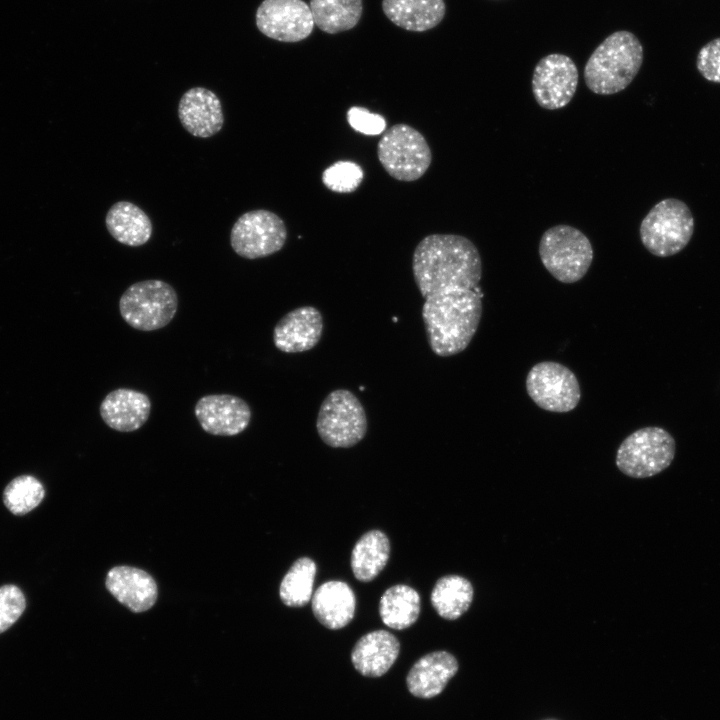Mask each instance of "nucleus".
I'll return each mask as SVG.
<instances>
[{"label":"nucleus","instance_id":"f257e3e1","mask_svg":"<svg viewBox=\"0 0 720 720\" xmlns=\"http://www.w3.org/2000/svg\"><path fill=\"white\" fill-rule=\"evenodd\" d=\"M416 285L424 298L457 289H474L482 277L475 244L456 234H431L416 246L412 258Z\"/></svg>","mask_w":720,"mask_h":720},{"label":"nucleus","instance_id":"f03ea898","mask_svg":"<svg viewBox=\"0 0 720 720\" xmlns=\"http://www.w3.org/2000/svg\"><path fill=\"white\" fill-rule=\"evenodd\" d=\"M481 315V296L474 289L450 290L425 298L422 317L432 351L449 357L465 350Z\"/></svg>","mask_w":720,"mask_h":720},{"label":"nucleus","instance_id":"7ed1b4c3","mask_svg":"<svg viewBox=\"0 0 720 720\" xmlns=\"http://www.w3.org/2000/svg\"><path fill=\"white\" fill-rule=\"evenodd\" d=\"M643 62V46L632 32H613L597 46L584 67L586 86L595 94L611 95L624 90Z\"/></svg>","mask_w":720,"mask_h":720},{"label":"nucleus","instance_id":"20e7f679","mask_svg":"<svg viewBox=\"0 0 720 720\" xmlns=\"http://www.w3.org/2000/svg\"><path fill=\"white\" fill-rule=\"evenodd\" d=\"M693 232V214L685 202L676 198L656 203L639 228L642 244L657 257H669L682 251Z\"/></svg>","mask_w":720,"mask_h":720},{"label":"nucleus","instance_id":"39448f33","mask_svg":"<svg viewBox=\"0 0 720 720\" xmlns=\"http://www.w3.org/2000/svg\"><path fill=\"white\" fill-rule=\"evenodd\" d=\"M539 256L546 270L562 283L581 280L593 261V248L579 229L559 224L547 229L539 242Z\"/></svg>","mask_w":720,"mask_h":720},{"label":"nucleus","instance_id":"423d86ee","mask_svg":"<svg viewBox=\"0 0 720 720\" xmlns=\"http://www.w3.org/2000/svg\"><path fill=\"white\" fill-rule=\"evenodd\" d=\"M178 296L167 282L147 279L133 283L120 296L123 320L140 331H155L167 326L176 315Z\"/></svg>","mask_w":720,"mask_h":720},{"label":"nucleus","instance_id":"0eeeda50","mask_svg":"<svg viewBox=\"0 0 720 720\" xmlns=\"http://www.w3.org/2000/svg\"><path fill=\"white\" fill-rule=\"evenodd\" d=\"M676 453L673 436L661 427L640 428L628 435L616 452V466L626 476H655L672 463Z\"/></svg>","mask_w":720,"mask_h":720},{"label":"nucleus","instance_id":"6e6552de","mask_svg":"<svg viewBox=\"0 0 720 720\" xmlns=\"http://www.w3.org/2000/svg\"><path fill=\"white\" fill-rule=\"evenodd\" d=\"M378 159L394 179L411 182L422 177L431 161V149L424 136L412 126L390 127L377 145Z\"/></svg>","mask_w":720,"mask_h":720},{"label":"nucleus","instance_id":"1a4fd4ad","mask_svg":"<svg viewBox=\"0 0 720 720\" xmlns=\"http://www.w3.org/2000/svg\"><path fill=\"white\" fill-rule=\"evenodd\" d=\"M366 412L349 390L337 389L323 400L316 421L318 435L333 448H348L359 443L367 432Z\"/></svg>","mask_w":720,"mask_h":720},{"label":"nucleus","instance_id":"9d476101","mask_svg":"<svg viewBox=\"0 0 720 720\" xmlns=\"http://www.w3.org/2000/svg\"><path fill=\"white\" fill-rule=\"evenodd\" d=\"M286 239L284 221L265 209L245 212L239 216L230 232V245L234 252L251 260L280 251Z\"/></svg>","mask_w":720,"mask_h":720},{"label":"nucleus","instance_id":"9b49d317","mask_svg":"<svg viewBox=\"0 0 720 720\" xmlns=\"http://www.w3.org/2000/svg\"><path fill=\"white\" fill-rule=\"evenodd\" d=\"M526 390L537 406L550 412H569L576 408L581 398L575 374L554 361L539 362L530 369Z\"/></svg>","mask_w":720,"mask_h":720},{"label":"nucleus","instance_id":"f8f14e48","mask_svg":"<svg viewBox=\"0 0 720 720\" xmlns=\"http://www.w3.org/2000/svg\"><path fill=\"white\" fill-rule=\"evenodd\" d=\"M578 69L567 55L553 53L536 64L532 76V92L539 106L548 110L565 107L578 85Z\"/></svg>","mask_w":720,"mask_h":720},{"label":"nucleus","instance_id":"ddd939ff","mask_svg":"<svg viewBox=\"0 0 720 720\" xmlns=\"http://www.w3.org/2000/svg\"><path fill=\"white\" fill-rule=\"evenodd\" d=\"M314 25L311 9L303 0H263L256 11L259 31L280 42L302 41Z\"/></svg>","mask_w":720,"mask_h":720},{"label":"nucleus","instance_id":"4468645a","mask_svg":"<svg viewBox=\"0 0 720 720\" xmlns=\"http://www.w3.org/2000/svg\"><path fill=\"white\" fill-rule=\"evenodd\" d=\"M201 428L215 436H234L243 432L251 420V409L242 398L232 394H209L194 407Z\"/></svg>","mask_w":720,"mask_h":720},{"label":"nucleus","instance_id":"2eb2a0df","mask_svg":"<svg viewBox=\"0 0 720 720\" xmlns=\"http://www.w3.org/2000/svg\"><path fill=\"white\" fill-rule=\"evenodd\" d=\"M323 317L313 306H302L285 314L273 329V342L285 353H299L314 348L321 339Z\"/></svg>","mask_w":720,"mask_h":720},{"label":"nucleus","instance_id":"dca6fc26","mask_svg":"<svg viewBox=\"0 0 720 720\" xmlns=\"http://www.w3.org/2000/svg\"><path fill=\"white\" fill-rule=\"evenodd\" d=\"M178 117L192 136L208 138L223 127L224 114L218 96L205 87L187 90L179 100Z\"/></svg>","mask_w":720,"mask_h":720},{"label":"nucleus","instance_id":"f3484780","mask_svg":"<svg viewBox=\"0 0 720 720\" xmlns=\"http://www.w3.org/2000/svg\"><path fill=\"white\" fill-rule=\"evenodd\" d=\"M99 412L104 423L119 432H133L149 419L151 401L147 394L131 389L118 388L102 400Z\"/></svg>","mask_w":720,"mask_h":720},{"label":"nucleus","instance_id":"a211bd4d","mask_svg":"<svg viewBox=\"0 0 720 720\" xmlns=\"http://www.w3.org/2000/svg\"><path fill=\"white\" fill-rule=\"evenodd\" d=\"M105 585L121 604L135 613L150 609L158 595L157 585L152 576L144 570L129 566L110 569Z\"/></svg>","mask_w":720,"mask_h":720},{"label":"nucleus","instance_id":"6ab92c4d","mask_svg":"<svg viewBox=\"0 0 720 720\" xmlns=\"http://www.w3.org/2000/svg\"><path fill=\"white\" fill-rule=\"evenodd\" d=\"M458 661L447 651L430 652L419 658L406 676L409 692L418 698L439 695L457 673Z\"/></svg>","mask_w":720,"mask_h":720},{"label":"nucleus","instance_id":"aec40b11","mask_svg":"<svg viewBox=\"0 0 720 720\" xmlns=\"http://www.w3.org/2000/svg\"><path fill=\"white\" fill-rule=\"evenodd\" d=\"M400 652V643L387 630H375L363 635L351 652L354 668L363 676L380 677L394 664Z\"/></svg>","mask_w":720,"mask_h":720},{"label":"nucleus","instance_id":"412c9836","mask_svg":"<svg viewBox=\"0 0 720 720\" xmlns=\"http://www.w3.org/2000/svg\"><path fill=\"white\" fill-rule=\"evenodd\" d=\"M311 601L314 616L328 629H341L354 617L355 594L343 581L331 580L323 583L313 593Z\"/></svg>","mask_w":720,"mask_h":720},{"label":"nucleus","instance_id":"4be33fe9","mask_svg":"<svg viewBox=\"0 0 720 720\" xmlns=\"http://www.w3.org/2000/svg\"><path fill=\"white\" fill-rule=\"evenodd\" d=\"M382 10L396 26L424 32L440 24L446 5L444 0H382Z\"/></svg>","mask_w":720,"mask_h":720},{"label":"nucleus","instance_id":"5701e85b","mask_svg":"<svg viewBox=\"0 0 720 720\" xmlns=\"http://www.w3.org/2000/svg\"><path fill=\"white\" fill-rule=\"evenodd\" d=\"M105 225L116 241L131 247L146 244L153 231L149 216L129 201L114 203L106 213Z\"/></svg>","mask_w":720,"mask_h":720},{"label":"nucleus","instance_id":"b1692460","mask_svg":"<svg viewBox=\"0 0 720 720\" xmlns=\"http://www.w3.org/2000/svg\"><path fill=\"white\" fill-rule=\"evenodd\" d=\"M390 556V541L380 530L363 534L352 550L351 568L355 578L370 582L386 566Z\"/></svg>","mask_w":720,"mask_h":720},{"label":"nucleus","instance_id":"393cba45","mask_svg":"<svg viewBox=\"0 0 720 720\" xmlns=\"http://www.w3.org/2000/svg\"><path fill=\"white\" fill-rule=\"evenodd\" d=\"M420 608L418 592L408 585L397 584L388 588L381 596L379 615L389 628L403 630L417 621Z\"/></svg>","mask_w":720,"mask_h":720},{"label":"nucleus","instance_id":"a878e982","mask_svg":"<svg viewBox=\"0 0 720 720\" xmlns=\"http://www.w3.org/2000/svg\"><path fill=\"white\" fill-rule=\"evenodd\" d=\"M474 589L471 582L460 575H446L437 580L431 592V604L446 620L460 618L472 604Z\"/></svg>","mask_w":720,"mask_h":720},{"label":"nucleus","instance_id":"bb28decb","mask_svg":"<svg viewBox=\"0 0 720 720\" xmlns=\"http://www.w3.org/2000/svg\"><path fill=\"white\" fill-rule=\"evenodd\" d=\"M314 24L323 32L351 30L360 21L362 0H310Z\"/></svg>","mask_w":720,"mask_h":720},{"label":"nucleus","instance_id":"cd10ccee","mask_svg":"<svg viewBox=\"0 0 720 720\" xmlns=\"http://www.w3.org/2000/svg\"><path fill=\"white\" fill-rule=\"evenodd\" d=\"M317 567L309 557L297 559L283 577L279 596L289 607H303L312 598Z\"/></svg>","mask_w":720,"mask_h":720},{"label":"nucleus","instance_id":"c85d7f7f","mask_svg":"<svg viewBox=\"0 0 720 720\" xmlns=\"http://www.w3.org/2000/svg\"><path fill=\"white\" fill-rule=\"evenodd\" d=\"M45 490L33 476L22 475L14 478L3 491V502L14 515H24L36 508L43 500Z\"/></svg>","mask_w":720,"mask_h":720},{"label":"nucleus","instance_id":"c756f323","mask_svg":"<svg viewBox=\"0 0 720 720\" xmlns=\"http://www.w3.org/2000/svg\"><path fill=\"white\" fill-rule=\"evenodd\" d=\"M362 168L352 161H337L322 173L323 184L331 191L350 193L355 191L363 180Z\"/></svg>","mask_w":720,"mask_h":720},{"label":"nucleus","instance_id":"7c9ffc66","mask_svg":"<svg viewBox=\"0 0 720 720\" xmlns=\"http://www.w3.org/2000/svg\"><path fill=\"white\" fill-rule=\"evenodd\" d=\"M25 607V596L19 587L13 584L0 587V634L20 618Z\"/></svg>","mask_w":720,"mask_h":720},{"label":"nucleus","instance_id":"2f4dec72","mask_svg":"<svg viewBox=\"0 0 720 720\" xmlns=\"http://www.w3.org/2000/svg\"><path fill=\"white\" fill-rule=\"evenodd\" d=\"M696 67L704 79L720 83V38L709 41L699 50Z\"/></svg>","mask_w":720,"mask_h":720},{"label":"nucleus","instance_id":"473e14b6","mask_svg":"<svg viewBox=\"0 0 720 720\" xmlns=\"http://www.w3.org/2000/svg\"><path fill=\"white\" fill-rule=\"evenodd\" d=\"M347 121L355 131L370 136L379 135L386 128L383 116L358 106H353L347 111Z\"/></svg>","mask_w":720,"mask_h":720}]
</instances>
